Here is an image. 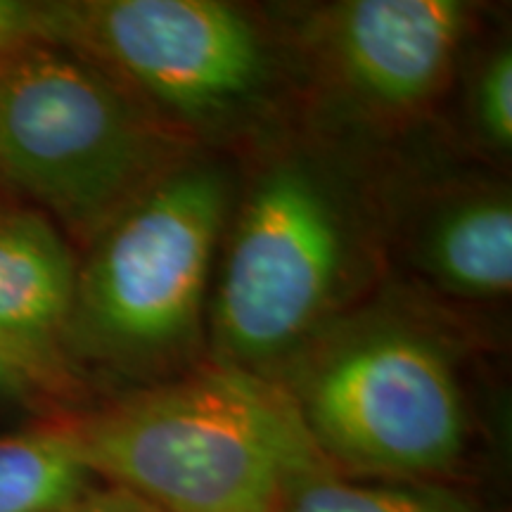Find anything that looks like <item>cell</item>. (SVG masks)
<instances>
[{
  "mask_svg": "<svg viewBox=\"0 0 512 512\" xmlns=\"http://www.w3.org/2000/svg\"><path fill=\"white\" fill-rule=\"evenodd\" d=\"M223 238L209 302L214 363L273 380L358 283L361 221L332 169L285 152L247 183Z\"/></svg>",
  "mask_w": 512,
  "mask_h": 512,
  "instance_id": "3",
  "label": "cell"
},
{
  "mask_svg": "<svg viewBox=\"0 0 512 512\" xmlns=\"http://www.w3.org/2000/svg\"><path fill=\"white\" fill-rule=\"evenodd\" d=\"M3 62H5V60H0V64H3Z\"/></svg>",
  "mask_w": 512,
  "mask_h": 512,
  "instance_id": "16",
  "label": "cell"
},
{
  "mask_svg": "<svg viewBox=\"0 0 512 512\" xmlns=\"http://www.w3.org/2000/svg\"><path fill=\"white\" fill-rule=\"evenodd\" d=\"M64 512H162L121 486H91Z\"/></svg>",
  "mask_w": 512,
  "mask_h": 512,
  "instance_id": "14",
  "label": "cell"
},
{
  "mask_svg": "<svg viewBox=\"0 0 512 512\" xmlns=\"http://www.w3.org/2000/svg\"><path fill=\"white\" fill-rule=\"evenodd\" d=\"M185 157L188 138L72 50L0 64V176L74 233L91 240Z\"/></svg>",
  "mask_w": 512,
  "mask_h": 512,
  "instance_id": "4",
  "label": "cell"
},
{
  "mask_svg": "<svg viewBox=\"0 0 512 512\" xmlns=\"http://www.w3.org/2000/svg\"><path fill=\"white\" fill-rule=\"evenodd\" d=\"M64 427L95 479L162 512H280L292 479L328 463L283 384L219 363Z\"/></svg>",
  "mask_w": 512,
  "mask_h": 512,
  "instance_id": "1",
  "label": "cell"
},
{
  "mask_svg": "<svg viewBox=\"0 0 512 512\" xmlns=\"http://www.w3.org/2000/svg\"><path fill=\"white\" fill-rule=\"evenodd\" d=\"M76 271L67 240L29 209H0V351L29 377L57 361L74 304Z\"/></svg>",
  "mask_w": 512,
  "mask_h": 512,
  "instance_id": "8",
  "label": "cell"
},
{
  "mask_svg": "<svg viewBox=\"0 0 512 512\" xmlns=\"http://www.w3.org/2000/svg\"><path fill=\"white\" fill-rule=\"evenodd\" d=\"M31 377L17 366L8 354L0 351V392H8V389H19L27 384Z\"/></svg>",
  "mask_w": 512,
  "mask_h": 512,
  "instance_id": "15",
  "label": "cell"
},
{
  "mask_svg": "<svg viewBox=\"0 0 512 512\" xmlns=\"http://www.w3.org/2000/svg\"><path fill=\"white\" fill-rule=\"evenodd\" d=\"M280 512H484L456 491L432 482H358L330 463L294 477Z\"/></svg>",
  "mask_w": 512,
  "mask_h": 512,
  "instance_id": "11",
  "label": "cell"
},
{
  "mask_svg": "<svg viewBox=\"0 0 512 512\" xmlns=\"http://www.w3.org/2000/svg\"><path fill=\"white\" fill-rule=\"evenodd\" d=\"M43 5L0 0V60L43 43Z\"/></svg>",
  "mask_w": 512,
  "mask_h": 512,
  "instance_id": "13",
  "label": "cell"
},
{
  "mask_svg": "<svg viewBox=\"0 0 512 512\" xmlns=\"http://www.w3.org/2000/svg\"><path fill=\"white\" fill-rule=\"evenodd\" d=\"M470 8L458 0H347L320 12L318 48L337 91L375 119H408L446 88Z\"/></svg>",
  "mask_w": 512,
  "mask_h": 512,
  "instance_id": "7",
  "label": "cell"
},
{
  "mask_svg": "<svg viewBox=\"0 0 512 512\" xmlns=\"http://www.w3.org/2000/svg\"><path fill=\"white\" fill-rule=\"evenodd\" d=\"M306 349L283 387L335 470L432 482L460 463L470 437L465 396L432 332L373 318Z\"/></svg>",
  "mask_w": 512,
  "mask_h": 512,
  "instance_id": "5",
  "label": "cell"
},
{
  "mask_svg": "<svg viewBox=\"0 0 512 512\" xmlns=\"http://www.w3.org/2000/svg\"><path fill=\"white\" fill-rule=\"evenodd\" d=\"M233 188L219 164L185 157L91 238L76 271L62 351L117 377H176L202 337Z\"/></svg>",
  "mask_w": 512,
  "mask_h": 512,
  "instance_id": "2",
  "label": "cell"
},
{
  "mask_svg": "<svg viewBox=\"0 0 512 512\" xmlns=\"http://www.w3.org/2000/svg\"><path fill=\"white\" fill-rule=\"evenodd\" d=\"M472 114L489 145L510 150L512 145V53L498 48L479 69L472 88Z\"/></svg>",
  "mask_w": 512,
  "mask_h": 512,
  "instance_id": "12",
  "label": "cell"
},
{
  "mask_svg": "<svg viewBox=\"0 0 512 512\" xmlns=\"http://www.w3.org/2000/svg\"><path fill=\"white\" fill-rule=\"evenodd\" d=\"M93 482L64 425L0 434V512H64Z\"/></svg>",
  "mask_w": 512,
  "mask_h": 512,
  "instance_id": "10",
  "label": "cell"
},
{
  "mask_svg": "<svg viewBox=\"0 0 512 512\" xmlns=\"http://www.w3.org/2000/svg\"><path fill=\"white\" fill-rule=\"evenodd\" d=\"M415 261L434 285L463 299L508 297L512 202L503 188H467L439 202L415 238Z\"/></svg>",
  "mask_w": 512,
  "mask_h": 512,
  "instance_id": "9",
  "label": "cell"
},
{
  "mask_svg": "<svg viewBox=\"0 0 512 512\" xmlns=\"http://www.w3.org/2000/svg\"><path fill=\"white\" fill-rule=\"evenodd\" d=\"M43 43L95 64L181 136L238 124L275 67L254 19L219 0L43 5Z\"/></svg>",
  "mask_w": 512,
  "mask_h": 512,
  "instance_id": "6",
  "label": "cell"
}]
</instances>
